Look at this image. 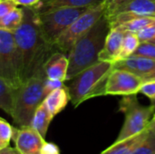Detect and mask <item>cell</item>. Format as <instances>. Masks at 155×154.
Here are the masks:
<instances>
[{
  "mask_svg": "<svg viewBox=\"0 0 155 154\" xmlns=\"http://www.w3.org/2000/svg\"><path fill=\"white\" fill-rule=\"evenodd\" d=\"M152 121H153V122H155V113L154 114H153V118H152Z\"/></svg>",
  "mask_w": 155,
  "mask_h": 154,
  "instance_id": "cell-39",
  "label": "cell"
},
{
  "mask_svg": "<svg viewBox=\"0 0 155 154\" xmlns=\"http://www.w3.org/2000/svg\"><path fill=\"white\" fill-rule=\"evenodd\" d=\"M154 68L155 60L136 55H131L125 59L114 63V69L125 70L142 78L147 75Z\"/></svg>",
  "mask_w": 155,
  "mask_h": 154,
  "instance_id": "cell-11",
  "label": "cell"
},
{
  "mask_svg": "<svg viewBox=\"0 0 155 154\" xmlns=\"http://www.w3.org/2000/svg\"><path fill=\"white\" fill-rule=\"evenodd\" d=\"M53 119L54 117L51 115L44 103H42L35 110L31 120L30 126L34 128L35 131H37L42 137L45 138L49 125Z\"/></svg>",
  "mask_w": 155,
  "mask_h": 154,
  "instance_id": "cell-17",
  "label": "cell"
},
{
  "mask_svg": "<svg viewBox=\"0 0 155 154\" xmlns=\"http://www.w3.org/2000/svg\"><path fill=\"white\" fill-rule=\"evenodd\" d=\"M45 72L40 73L15 89L14 107L11 117L18 127L29 126L37 107L44 102Z\"/></svg>",
  "mask_w": 155,
  "mask_h": 154,
  "instance_id": "cell-4",
  "label": "cell"
},
{
  "mask_svg": "<svg viewBox=\"0 0 155 154\" xmlns=\"http://www.w3.org/2000/svg\"><path fill=\"white\" fill-rule=\"evenodd\" d=\"M17 5L13 0H0V18L15 8Z\"/></svg>",
  "mask_w": 155,
  "mask_h": 154,
  "instance_id": "cell-30",
  "label": "cell"
},
{
  "mask_svg": "<svg viewBox=\"0 0 155 154\" xmlns=\"http://www.w3.org/2000/svg\"><path fill=\"white\" fill-rule=\"evenodd\" d=\"M0 154H20V152L15 148H11L7 146L0 151Z\"/></svg>",
  "mask_w": 155,
  "mask_h": 154,
  "instance_id": "cell-33",
  "label": "cell"
},
{
  "mask_svg": "<svg viewBox=\"0 0 155 154\" xmlns=\"http://www.w3.org/2000/svg\"><path fill=\"white\" fill-rule=\"evenodd\" d=\"M124 34L125 32L117 28L110 29L106 36L104 45L99 54V61H106L113 64L118 61Z\"/></svg>",
  "mask_w": 155,
  "mask_h": 154,
  "instance_id": "cell-12",
  "label": "cell"
},
{
  "mask_svg": "<svg viewBox=\"0 0 155 154\" xmlns=\"http://www.w3.org/2000/svg\"><path fill=\"white\" fill-rule=\"evenodd\" d=\"M140 42H148L155 38V22L136 33Z\"/></svg>",
  "mask_w": 155,
  "mask_h": 154,
  "instance_id": "cell-27",
  "label": "cell"
},
{
  "mask_svg": "<svg viewBox=\"0 0 155 154\" xmlns=\"http://www.w3.org/2000/svg\"><path fill=\"white\" fill-rule=\"evenodd\" d=\"M133 55L143 56L155 60V44L151 42H142Z\"/></svg>",
  "mask_w": 155,
  "mask_h": 154,
  "instance_id": "cell-24",
  "label": "cell"
},
{
  "mask_svg": "<svg viewBox=\"0 0 155 154\" xmlns=\"http://www.w3.org/2000/svg\"><path fill=\"white\" fill-rule=\"evenodd\" d=\"M104 0H46L45 3L41 2L38 11H44L58 7H91L101 4Z\"/></svg>",
  "mask_w": 155,
  "mask_h": 154,
  "instance_id": "cell-18",
  "label": "cell"
},
{
  "mask_svg": "<svg viewBox=\"0 0 155 154\" xmlns=\"http://www.w3.org/2000/svg\"><path fill=\"white\" fill-rule=\"evenodd\" d=\"M119 111L125 116L123 127L114 143H119L133 136H135L149 127L155 113V107L142 105L136 94L126 95L119 103Z\"/></svg>",
  "mask_w": 155,
  "mask_h": 154,
  "instance_id": "cell-5",
  "label": "cell"
},
{
  "mask_svg": "<svg viewBox=\"0 0 155 154\" xmlns=\"http://www.w3.org/2000/svg\"><path fill=\"white\" fill-rule=\"evenodd\" d=\"M14 127H12L6 121L0 118V142L5 145L8 146L13 137Z\"/></svg>",
  "mask_w": 155,
  "mask_h": 154,
  "instance_id": "cell-25",
  "label": "cell"
},
{
  "mask_svg": "<svg viewBox=\"0 0 155 154\" xmlns=\"http://www.w3.org/2000/svg\"><path fill=\"white\" fill-rule=\"evenodd\" d=\"M148 42H151V43H153V44H155V38H153V39L151 40V41H148Z\"/></svg>",
  "mask_w": 155,
  "mask_h": 154,
  "instance_id": "cell-38",
  "label": "cell"
},
{
  "mask_svg": "<svg viewBox=\"0 0 155 154\" xmlns=\"http://www.w3.org/2000/svg\"><path fill=\"white\" fill-rule=\"evenodd\" d=\"M155 22L154 16H135L132 19L124 22L118 26L114 27L124 32H133L137 33L145 26L151 25L152 23Z\"/></svg>",
  "mask_w": 155,
  "mask_h": 154,
  "instance_id": "cell-21",
  "label": "cell"
},
{
  "mask_svg": "<svg viewBox=\"0 0 155 154\" xmlns=\"http://www.w3.org/2000/svg\"><path fill=\"white\" fill-rule=\"evenodd\" d=\"M5 147H7V146H5V145H4V144H3V143L0 142V151H1L2 149H4Z\"/></svg>",
  "mask_w": 155,
  "mask_h": 154,
  "instance_id": "cell-36",
  "label": "cell"
},
{
  "mask_svg": "<svg viewBox=\"0 0 155 154\" xmlns=\"http://www.w3.org/2000/svg\"><path fill=\"white\" fill-rule=\"evenodd\" d=\"M15 89L0 77V110L11 116L14 107Z\"/></svg>",
  "mask_w": 155,
  "mask_h": 154,
  "instance_id": "cell-19",
  "label": "cell"
},
{
  "mask_svg": "<svg viewBox=\"0 0 155 154\" xmlns=\"http://www.w3.org/2000/svg\"><path fill=\"white\" fill-rule=\"evenodd\" d=\"M23 22L14 32L22 84L45 72L46 60L55 52L54 45L45 39L40 30L37 9L23 6Z\"/></svg>",
  "mask_w": 155,
  "mask_h": 154,
  "instance_id": "cell-1",
  "label": "cell"
},
{
  "mask_svg": "<svg viewBox=\"0 0 155 154\" xmlns=\"http://www.w3.org/2000/svg\"><path fill=\"white\" fill-rule=\"evenodd\" d=\"M151 103H152L151 104H153V106H154V107H155V99H153V100H152V101H151Z\"/></svg>",
  "mask_w": 155,
  "mask_h": 154,
  "instance_id": "cell-37",
  "label": "cell"
},
{
  "mask_svg": "<svg viewBox=\"0 0 155 154\" xmlns=\"http://www.w3.org/2000/svg\"><path fill=\"white\" fill-rule=\"evenodd\" d=\"M39 154H61L59 147L54 143L45 142Z\"/></svg>",
  "mask_w": 155,
  "mask_h": 154,
  "instance_id": "cell-31",
  "label": "cell"
},
{
  "mask_svg": "<svg viewBox=\"0 0 155 154\" xmlns=\"http://www.w3.org/2000/svg\"><path fill=\"white\" fill-rule=\"evenodd\" d=\"M68 65L69 62L66 54L58 51L54 52L44 65L46 78L62 82L66 81Z\"/></svg>",
  "mask_w": 155,
  "mask_h": 154,
  "instance_id": "cell-13",
  "label": "cell"
},
{
  "mask_svg": "<svg viewBox=\"0 0 155 154\" xmlns=\"http://www.w3.org/2000/svg\"><path fill=\"white\" fill-rule=\"evenodd\" d=\"M139 93L148 97L151 101L155 99V81L143 82Z\"/></svg>",
  "mask_w": 155,
  "mask_h": 154,
  "instance_id": "cell-28",
  "label": "cell"
},
{
  "mask_svg": "<svg viewBox=\"0 0 155 154\" xmlns=\"http://www.w3.org/2000/svg\"><path fill=\"white\" fill-rule=\"evenodd\" d=\"M63 86H64V82L58 81V80H52V79L46 78L45 80V83H44V93H45V96H46L47 94H49L54 90L58 89V88H61Z\"/></svg>",
  "mask_w": 155,
  "mask_h": 154,
  "instance_id": "cell-29",
  "label": "cell"
},
{
  "mask_svg": "<svg viewBox=\"0 0 155 154\" xmlns=\"http://www.w3.org/2000/svg\"><path fill=\"white\" fill-rule=\"evenodd\" d=\"M0 77L15 89L22 84L14 33L4 29H0Z\"/></svg>",
  "mask_w": 155,
  "mask_h": 154,
  "instance_id": "cell-8",
  "label": "cell"
},
{
  "mask_svg": "<svg viewBox=\"0 0 155 154\" xmlns=\"http://www.w3.org/2000/svg\"><path fill=\"white\" fill-rule=\"evenodd\" d=\"M124 12L133 13L141 16L155 17V0H129L120 6L114 15Z\"/></svg>",
  "mask_w": 155,
  "mask_h": 154,
  "instance_id": "cell-15",
  "label": "cell"
},
{
  "mask_svg": "<svg viewBox=\"0 0 155 154\" xmlns=\"http://www.w3.org/2000/svg\"><path fill=\"white\" fill-rule=\"evenodd\" d=\"M12 140L20 154H39L45 142V138L30 125L14 128Z\"/></svg>",
  "mask_w": 155,
  "mask_h": 154,
  "instance_id": "cell-10",
  "label": "cell"
},
{
  "mask_svg": "<svg viewBox=\"0 0 155 154\" xmlns=\"http://www.w3.org/2000/svg\"><path fill=\"white\" fill-rule=\"evenodd\" d=\"M148 133V129L135 136L128 138L119 143H114L109 148L101 154H132L142 143Z\"/></svg>",
  "mask_w": 155,
  "mask_h": 154,
  "instance_id": "cell-16",
  "label": "cell"
},
{
  "mask_svg": "<svg viewBox=\"0 0 155 154\" xmlns=\"http://www.w3.org/2000/svg\"><path fill=\"white\" fill-rule=\"evenodd\" d=\"M143 78L125 70L113 69L104 89V95L137 94L143 84Z\"/></svg>",
  "mask_w": 155,
  "mask_h": 154,
  "instance_id": "cell-9",
  "label": "cell"
},
{
  "mask_svg": "<svg viewBox=\"0 0 155 154\" xmlns=\"http://www.w3.org/2000/svg\"><path fill=\"white\" fill-rule=\"evenodd\" d=\"M86 9L85 7H58L37 10L38 25L45 39L54 45L58 37Z\"/></svg>",
  "mask_w": 155,
  "mask_h": 154,
  "instance_id": "cell-6",
  "label": "cell"
},
{
  "mask_svg": "<svg viewBox=\"0 0 155 154\" xmlns=\"http://www.w3.org/2000/svg\"><path fill=\"white\" fill-rule=\"evenodd\" d=\"M16 5L25 6V7H35L38 8L41 5L42 0H13Z\"/></svg>",
  "mask_w": 155,
  "mask_h": 154,
  "instance_id": "cell-32",
  "label": "cell"
},
{
  "mask_svg": "<svg viewBox=\"0 0 155 154\" xmlns=\"http://www.w3.org/2000/svg\"><path fill=\"white\" fill-rule=\"evenodd\" d=\"M132 154H155V133L148 128V133Z\"/></svg>",
  "mask_w": 155,
  "mask_h": 154,
  "instance_id": "cell-23",
  "label": "cell"
},
{
  "mask_svg": "<svg viewBox=\"0 0 155 154\" xmlns=\"http://www.w3.org/2000/svg\"><path fill=\"white\" fill-rule=\"evenodd\" d=\"M149 130H151L153 133H155V122H153V121H151V123H150V124H149Z\"/></svg>",
  "mask_w": 155,
  "mask_h": 154,
  "instance_id": "cell-35",
  "label": "cell"
},
{
  "mask_svg": "<svg viewBox=\"0 0 155 154\" xmlns=\"http://www.w3.org/2000/svg\"><path fill=\"white\" fill-rule=\"evenodd\" d=\"M70 102V95L67 86H63L61 88L55 89L47 94L44 100V104L54 118L67 106Z\"/></svg>",
  "mask_w": 155,
  "mask_h": 154,
  "instance_id": "cell-14",
  "label": "cell"
},
{
  "mask_svg": "<svg viewBox=\"0 0 155 154\" xmlns=\"http://www.w3.org/2000/svg\"><path fill=\"white\" fill-rule=\"evenodd\" d=\"M104 15V6L103 2L97 5L88 7L54 42L55 51L68 54L75 42L88 32Z\"/></svg>",
  "mask_w": 155,
  "mask_h": 154,
  "instance_id": "cell-7",
  "label": "cell"
},
{
  "mask_svg": "<svg viewBox=\"0 0 155 154\" xmlns=\"http://www.w3.org/2000/svg\"><path fill=\"white\" fill-rule=\"evenodd\" d=\"M143 82H148V81H155V68L150 72L147 75H145L143 78Z\"/></svg>",
  "mask_w": 155,
  "mask_h": 154,
  "instance_id": "cell-34",
  "label": "cell"
},
{
  "mask_svg": "<svg viewBox=\"0 0 155 154\" xmlns=\"http://www.w3.org/2000/svg\"><path fill=\"white\" fill-rule=\"evenodd\" d=\"M110 29L109 20L104 15L88 32L75 42L67 54L69 65L66 81H70L99 61V54L104 45Z\"/></svg>",
  "mask_w": 155,
  "mask_h": 154,
  "instance_id": "cell-2",
  "label": "cell"
},
{
  "mask_svg": "<svg viewBox=\"0 0 155 154\" xmlns=\"http://www.w3.org/2000/svg\"><path fill=\"white\" fill-rule=\"evenodd\" d=\"M140 40L138 38V35L136 33L133 32H125L124 39H123V44H122V48L121 52L119 54V60L125 59L131 55L136 51L140 44Z\"/></svg>",
  "mask_w": 155,
  "mask_h": 154,
  "instance_id": "cell-22",
  "label": "cell"
},
{
  "mask_svg": "<svg viewBox=\"0 0 155 154\" xmlns=\"http://www.w3.org/2000/svg\"><path fill=\"white\" fill-rule=\"evenodd\" d=\"M129 0H104L103 4L104 6V15L107 18L112 17L117 9Z\"/></svg>",
  "mask_w": 155,
  "mask_h": 154,
  "instance_id": "cell-26",
  "label": "cell"
},
{
  "mask_svg": "<svg viewBox=\"0 0 155 154\" xmlns=\"http://www.w3.org/2000/svg\"><path fill=\"white\" fill-rule=\"evenodd\" d=\"M24 18L23 7L18 8L17 6L7 13L5 15L0 18V29L15 32L22 24Z\"/></svg>",
  "mask_w": 155,
  "mask_h": 154,
  "instance_id": "cell-20",
  "label": "cell"
},
{
  "mask_svg": "<svg viewBox=\"0 0 155 154\" xmlns=\"http://www.w3.org/2000/svg\"><path fill=\"white\" fill-rule=\"evenodd\" d=\"M113 69V63L98 61L71 79L67 88L74 107L88 99L104 95L105 84Z\"/></svg>",
  "mask_w": 155,
  "mask_h": 154,
  "instance_id": "cell-3",
  "label": "cell"
}]
</instances>
